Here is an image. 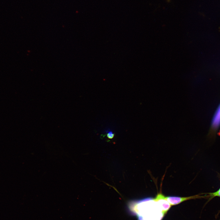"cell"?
Here are the masks:
<instances>
[{
    "instance_id": "cell-2",
    "label": "cell",
    "mask_w": 220,
    "mask_h": 220,
    "mask_svg": "<svg viewBox=\"0 0 220 220\" xmlns=\"http://www.w3.org/2000/svg\"><path fill=\"white\" fill-rule=\"evenodd\" d=\"M203 197L199 195H195L188 197H179L174 196H165V199L171 205H175L183 202L189 200Z\"/></svg>"
},
{
    "instance_id": "cell-4",
    "label": "cell",
    "mask_w": 220,
    "mask_h": 220,
    "mask_svg": "<svg viewBox=\"0 0 220 220\" xmlns=\"http://www.w3.org/2000/svg\"><path fill=\"white\" fill-rule=\"evenodd\" d=\"M114 134L111 131L108 132L107 136L108 138L109 139H112L114 136Z\"/></svg>"
},
{
    "instance_id": "cell-1",
    "label": "cell",
    "mask_w": 220,
    "mask_h": 220,
    "mask_svg": "<svg viewBox=\"0 0 220 220\" xmlns=\"http://www.w3.org/2000/svg\"><path fill=\"white\" fill-rule=\"evenodd\" d=\"M129 208L131 213L137 216L138 220H161L165 214L154 198L131 201Z\"/></svg>"
},
{
    "instance_id": "cell-3",
    "label": "cell",
    "mask_w": 220,
    "mask_h": 220,
    "mask_svg": "<svg viewBox=\"0 0 220 220\" xmlns=\"http://www.w3.org/2000/svg\"><path fill=\"white\" fill-rule=\"evenodd\" d=\"M207 194V196L209 198V200H211L215 197H220V187L216 191L213 193H208Z\"/></svg>"
}]
</instances>
